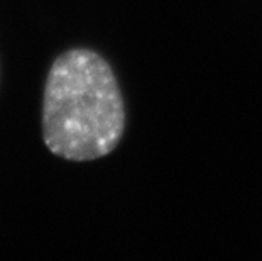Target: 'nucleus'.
<instances>
[{
    "label": "nucleus",
    "instance_id": "1",
    "mask_svg": "<svg viewBox=\"0 0 262 261\" xmlns=\"http://www.w3.org/2000/svg\"><path fill=\"white\" fill-rule=\"evenodd\" d=\"M125 129V107L114 70L98 53L68 49L54 59L42 98V137L70 161L107 156Z\"/></svg>",
    "mask_w": 262,
    "mask_h": 261
}]
</instances>
